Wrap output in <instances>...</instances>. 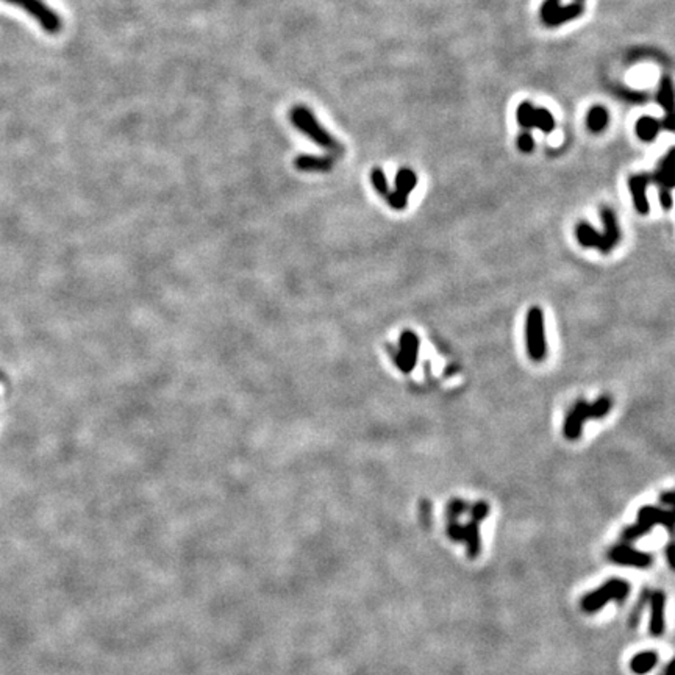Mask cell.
<instances>
[{
	"label": "cell",
	"mask_w": 675,
	"mask_h": 675,
	"mask_svg": "<svg viewBox=\"0 0 675 675\" xmlns=\"http://www.w3.org/2000/svg\"><path fill=\"white\" fill-rule=\"evenodd\" d=\"M418 185V176L416 172L411 171L410 168H402L399 169L396 176V191L404 194V196L408 197L410 192L416 188Z\"/></svg>",
	"instance_id": "ffe728a7"
},
{
	"label": "cell",
	"mask_w": 675,
	"mask_h": 675,
	"mask_svg": "<svg viewBox=\"0 0 675 675\" xmlns=\"http://www.w3.org/2000/svg\"><path fill=\"white\" fill-rule=\"evenodd\" d=\"M608 558L616 564L632 566V567H649L653 561L651 553L639 552L625 544L613 547V549L608 552Z\"/></svg>",
	"instance_id": "8992f818"
},
{
	"label": "cell",
	"mask_w": 675,
	"mask_h": 675,
	"mask_svg": "<svg viewBox=\"0 0 675 675\" xmlns=\"http://www.w3.org/2000/svg\"><path fill=\"white\" fill-rule=\"evenodd\" d=\"M335 166L332 157L318 155H300L294 159V168L300 172H329Z\"/></svg>",
	"instance_id": "7c38bea8"
},
{
	"label": "cell",
	"mask_w": 675,
	"mask_h": 675,
	"mask_svg": "<svg viewBox=\"0 0 675 675\" xmlns=\"http://www.w3.org/2000/svg\"><path fill=\"white\" fill-rule=\"evenodd\" d=\"M525 344L527 353L533 362H543L547 355L544 313L539 306H532L525 319Z\"/></svg>",
	"instance_id": "7a4b0ae2"
},
{
	"label": "cell",
	"mask_w": 675,
	"mask_h": 675,
	"mask_svg": "<svg viewBox=\"0 0 675 675\" xmlns=\"http://www.w3.org/2000/svg\"><path fill=\"white\" fill-rule=\"evenodd\" d=\"M467 510H469V505L463 499H452L447 504V518H449V520H457Z\"/></svg>",
	"instance_id": "83f0119b"
},
{
	"label": "cell",
	"mask_w": 675,
	"mask_h": 675,
	"mask_svg": "<svg viewBox=\"0 0 675 675\" xmlns=\"http://www.w3.org/2000/svg\"><path fill=\"white\" fill-rule=\"evenodd\" d=\"M660 675H672V661H671V663L666 665V667L663 671H661Z\"/></svg>",
	"instance_id": "74e56055"
},
{
	"label": "cell",
	"mask_w": 675,
	"mask_h": 675,
	"mask_svg": "<svg viewBox=\"0 0 675 675\" xmlns=\"http://www.w3.org/2000/svg\"><path fill=\"white\" fill-rule=\"evenodd\" d=\"M660 129H661L660 121H657V119L651 116L639 118L637 121V125H634V132H637L638 138L644 143H652L653 139L657 138Z\"/></svg>",
	"instance_id": "2e32d148"
},
{
	"label": "cell",
	"mask_w": 675,
	"mask_h": 675,
	"mask_svg": "<svg viewBox=\"0 0 675 675\" xmlns=\"http://www.w3.org/2000/svg\"><path fill=\"white\" fill-rule=\"evenodd\" d=\"M652 529H653V525L647 524V523H638V520H637V524L625 527L623 533H620V538H623L625 543H633V541H638L643 537H646V534L649 533Z\"/></svg>",
	"instance_id": "cb8c5ba5"
},
{
	"label": "cell",
	"mask_w": 675,
	"mask_h": 675,
	"mask_svg": "<svg viewBox=\"0 0 675 675\" xmlns=\"http://www.w3.org/2000/svg\"><path fill=\"white\" fill-rule=\"evenodd\" d=\"M419 357V338L414 332L405 330L399 338V350L394 357L397 367L402 372L408 374L414 369Z\"/></svg>",
	"instance_id": "5b68a950"
},
{
	"label": "cell",
	"mask_w": 675,
	"mask_h": 675,
	"mask_svg": "<svg viewBox=\"0 0 675 675\" xmlns=\"http://www.w3.org/2000/svg\"><path fill=\"white\" fill-rule=\"evenodd\" d=\"M576 236L581 247H596V249H599V252L605 253V255L611 252L602 233L597 232L591 224L585 222V220H581V222L577 224Z\"/></svg>",
	"instance_id": "9c48e42d"
},
{
	"label": "cell",
	"mask_w": 675,
	"mask_h": 675,
	"mask_svg": "<svg viewBox=\"0 0 675 675\" xmlns=\"http://www.w3.org/2000/svg\"><path fill=\"white\" fill-rule=\"evenodd\" d=\"M661 502L666 504V505H672L674 504V492L672 491H666L661 494Z\"/></svg>",
	"instance_id": "8d00e7d4"
},
{
	"label": "cell",
	"mask_w": 675,
	"mask_h": 675,
	"mask_svg": "<svg viewBox=\"0 0 675 675\" xmlns=\"http://www.w3.org/2000/svg\"><path fill=\"white\" fill-rule=\"evenodd\" d=\"M652 182L649 173H637L628 178V188L632 192L633 206L639 215L646 216L651 210V204L647 200V186Z\"/></svg>",
	"instance_id": "ba28073f"
},
{
	"label": "cell",
	"mask_w": 675,
	"mask_h": 675,
	"mask_svg": "<svg viewBox=\"0 0 675 675\" xmlns=\"http://www.w3.org/2000/svg\"><path fill=\"white\" fill-rule=\"evenodd\" d=\"M608 121H610V116H608V111L604 106H592L586 116V125L592 133H600L606 129Z\"/></svg>",
	"instance_id": "d6986e66"
},
{
	"label": "cell",
	"mask_w": 675,
	"mask_h": 675,
	"mask_svg": "<svg viewBox=\"0 0 675 675\" xmlns=\"http://www.w3.org/2000/svg\"><path fill=\"white\" fill-rule=\"evenodd\" d=\"M660 125L666 130H674V115H666V119L663 122H660Z\"/></svg>",
	"instance_id": "d590c367"
},
{
	"label": "cell",
	"mask_w": 675,
	"mask_h": 675,
	"mask_svg": "<svg viewBox=\"0 0 675 675\" xmlns=\"http://www.w3.org/2000/svg\"><path fill=\"white\" fill-rule=\"evenodd\" d=\"M588 420V402L586 400H578L574 404L572 408L567 413L563 425V433L566 439L577 441L583 432V425Z\"/></svg>",
	"instance_id": "52a82bcc"
},
{
	"label": "cell",
	"mask_w": 675,
	"mask_h": 675,
	"mask_svg": "<svg viewBox=\"0 0 675 675\" xmlns=\"http://www.w3.org/2000/svg\"><path fill=\"white\" fill-rule=\"evenodd\" d=\"M649 597H651V591H644L643 594H641L638 604L633 606L632 614H630V619H628V623H630V627H637V625H638L639 619H641V614H643V610H644L646 604H649Z\"/></svg>",
	"instance_id": "4316f807"
},
{
	"label": "cell",
	"mask_w": 675,
	"mask_h": 675,
	"mask_svg": "<svg viewBox=\"0 0 675 675\" xmlns=\"http://www.w3.org/2000/svg\"><path fill=\"white\" fill-rule=\"evenodd\" d=\"M576 2H581V3H583V0H576Z\"/></svg>",
	"instance_id": "f35d334b"
},
{
	"label": "cell",
	"mask_w": 675,
	"mask_h": 675,
	"mask_svg": "<svg viewBox=\"0 0 675 675\" xmlns=\"http://www.w3.org/2000/svg\"><path fill=\"white\" fill-rule=\"evenodd\" d=\"M419 518H420V524H422L425 529H430V525H432V504L429 502V499L420 500Z\"/></svg>",
	"instance_id": "4dcf8cb0"
},
{
	"label": "cell",
	"mask_w": 675,
	"mask_h": 675,
	"mask_svg": "<svg viewBox=\"0 0 675 675\" xmlns=\"http://www.w3.org/2000/svg\"><path fill=\"white\" fill-rule=\"evenodd\" d=\"M613 408V400L610 396H600L592 404H588V420L604 419Z\"/></svg>",
	"instance_id": "7402d4cb"
},
{
	"label": "cell",
	"mask_w": 675,
	"mask_h": 675,
	"mask_svg": "<svg viewBox=\"0 0 675 675\" xmlns=\"http://www.w3.org/2000/svg\"><path fill=\"white\" fill-rule=\"evenodd\" d=\"M518 147L523 153H532L534 149V139L529 130H524L518 136Z\"/></svg>",
	"instance_id": "1f68e13d"
},
{
	"label": "cell",
	"mask_w": 675,
	"mask_h": 675,
	"mask_svg": "<svg viewBox=\"0 0 675 675\" xmlns=\"http://www.w3.org/2000/svg\"><path fill=\"white\" fill-rule=\"evenodd\" d=\"M534 129H539L543 133L553 132L555 119L549 110L537 108V115H534Z\"/></svg>",
	"instance_id": "d4e9b609"
},
{
	"label": "cell",
	"mask_w": 675,
	"mask_h": 675,
	"mask_svg": "<svg viewBox=\"0 0 675 675\" xmlns=\"http://www.w3.org/2000/svg\"><path fill=\"white\" fill-rule=\"evenodd\" d=\"M638 523H647L651 525L661 524L667 530H672L674 527V513L669 510H661L658 506H643L638 511Z\"/></svg>",
	"instance_id": "4fadbf2b"
},
{
	"label": "cell",
	"mask_w": 675,
	"mask_h": 675,
	"mask_svg": "<svg viewBox=\"0 0 675 675\" xmlns=\"http://www.w3.org/2000/svg\"><path fill=\"white\" fill-rule=\"evenodd\" d=\"M488 514H490V505H488L485 500H478V502L471 506L472 520H476L478 524L488 518Z\"/></svg>",
	"instance_id": "f1b7e54d"
},
{
	"label": "cell",
	"mask_w": 675,
	"mask_h": 675,
	"mask_svg": "<svg viewBox=\"0 0 675 675\" xmlns=\"http://www.w3.org/2000/svg\"><path fill=\"white\" fill-rule=\"evenodd\" d=\"M657 100L663 110H666V115H674V83L669 77L661 80Z\"/></svg>",
	"instance_id": "44dd1931"
},
{
	"label": "cell",
	"mask_w": 675,
	"mask_h": 675,
	"mask_svg": "<svg viewBox=\"0 0 675 675\" xmlns=\"http://www.w3.org/2000/svg\"><path fill=\"white\" fill-rule=\"evenodd\" d=\"M630 594V585L624 580L613 578L608 580L605 585L597 588L596 591L586 594L581 600V608L586 613H596L600 608H604L610 600H618L623 602Z\"/></svg>",
	"instance_id": "3957f363"
},
{
	"label": "cell",
	"mask_w": 675,
	"mask_h": 675,
	"mask_svg": "<svg viewBox=\"0 0 675 675\" xmlns=\"http://www.w3.org/2000/svg\"><path fill=\"white\" fill-rule=\"evenodd\" d=\"M385 199H386V202L390 204V206H392L394 210H404L405 206H406V204H408V197L404 196V194L397 192L396 190L388 192V196H386Z\"/></svg>",
	"instance_id": "f546056e"
},
{
	"label": "cell",
	"mask_w": 675,
	"mask_h": 675,
	"mask_svg": "<svg viewBox=\"0 0 675 675\" xmlns=\"http://www.w3.org/2000/svg\"><path fill=\"white\" fill-rule=\"evenodd\" d=\"M674 153H675V149L672 147V149H669V152H667V155L660 162L658 169L653 173V177L651 176V180L660 186V190L663 188L671 191L675 185Z\"/></svg>",
	"instance_id": "8fae6325"
},
{
	"label": "cell",
	"mask_w": 675,
	"mask_h": 675,
	"mask_svg": "<svg viewBox=\"0 0 675 675\" xmlns=\"http://www.w3.org/2000/svg\"><path fill=\"white\" fill-rule=\"evenodd\" d=\"M11 5H16L22 8L27 15L31 16L35 21L41 25L44 31L55 35L63 29V21L49 5H45L43 0H5Z\"/></svg>",
	"instance_id": "277c9868"
},
{
	"label": "cell",
	"mask_w": 675,
	"mask_h": 675,
	"mask_svg": "<svg viewBox=\"0 0 675 675\" xmlns=\"http://www.w3.org/2000/svg\"><path fill=\"white\" fill-rule=\"evenodd\" d=\"M464 543L467 544V555L469 558H477L482 549V541H480V527L476 520H469L464 525Z\"/></svg>",
	"instance_id": "e0dca14e"
},
{
	"label": "cell",
	"mask_w": 675,
	"mask_h": 675,
	"mask_svg": "<svg viewBox=\"0 0 675 675\" xmlns=\"http://www.w3.org/2000/svg\"><path fill=\"white\" fill-rule=\"evenodd\" d=\"M534 115H537V108H534L529 100H525V102L518 106L516 118L519 125L523 127L524 130L530 132L532 129H534Z\"/></svg>",
	"instance_id": "603a6c76"
},
{
	"label": "cell",
	"mask_w": 675,
	"mask_h": 675,
	"mask_svg": "<svg viewBox=\"0 0 675 675\" xmlns=\"http://www.w3.org/2000/svg\"><path fill=\"white\" fill-rule=\"evenodd\" d=\"M658 199H660L661 206H663L665 210H671V208H672L674 200H672V194H671L669 190H663V188H661V190H660V194H658Z\"/></svg>",
	"instance_id": "e575fe53"
},
{
	"label": "cell",
	"mask_w": 675,
	"mask_h": 675,
	"mask_svg": "<svg viewBox=\"0 0 675 675\" xmlns=\"http://www.w3.org/2000/svg\"><path fill=\"white\" fill-rule=\"evenodd\" d=\"M371 183H372V188L383 197H386L388 192L391 191L390 186H388V178L385 176V172H383V169H380V168H376V169L371 171Z\"/></svg>",
	"instance_id": "484cf974"
},
{
	"label": "cell",
	"mask_w": 675,
	"mask_h": 675,
	"mask_svg": "<svg viewBox=\"0 0 675 675\" xmlns=\"http://www.w3.org/2000/svg\"><path fill=\"white\" fill-rule=\"evenodd\" d=\"M600 219H602V222H604V238H605V241L608 244V247H610V250H613L614 247L618 246V243L620 241V229H619V224H618V218L616 215H614V211L611 208H608V206H602L600 208Z\"/></svg>",
	"instance_id": "9a60e30c"
},
{
	"label": "cell",
	"mask_w": 675,
	"mask_h": 675,
	"mask_svg": "<svg viewBox=\"0 0 675 675\" xmlns=\"http://www.w3.org/2000/svg\"><path fill=\"white\" fill-rule=\"evenodd\" d=\"M447 534H449L452 541L461 543V541L464 539V527L458 524V520H449V524H447Z\"/></svg>",
	"instance_id": "d6a6232c"
},
{
	"label": "cell",
	"mask_w": 675,
	"mask_h": 675,
	"mask_svg": "<svg viewBox=\"0 0 675 675\" xmlns=\"http://www.w3.org/2000/svg\"><path fill=\"white\" fill-rule=\"evenodd\" d=\"M560 3H561V0H544V3L541 5V11H539L541 19L546 21V19L549 17L552 13L558 8Z\"/></svg>",
	"instance_id": "836d02e7"
},
{
	"label": "cell",
	"mask_w": 675,
	"mask_h": 675,
	"mask_svg": "<svg viewBox=\"0 0 675 675\" xmlns=\"http://www.w3.org/2000/svg\"><path fill=\"white\" fill-rule=\"evenodd\" d=\"M651 604V625L649 630L653 637H660L665 633V608H666V596L661 591L651 592L649 597Z\"/></svg>",
	"instance_id": "30bf717a"
},
{
	"label": "cell",
	"mask_w": 675,
	"mask_h": 675,
	"mask_svg": "<svg viewBox=\"0 0 675 675\" xmlns=\"http://www.w3.org/2000/svg\"><path fill=\"white\" fill-rule=\"evenodd\" d=\"M657 663H658V655L657 653L652 652V651L641 652V653L634 655V657L632 658L630 669L637 675H646V674H649L655 666H657Z\"/></svg>",
	"instance_id": "ac0fdd59"
},
{
	"label": "cell",
	"mask_w": 675,
	"mask_h": 675,
	"mask_svg": "<svg viewBox=\"0 0 675 675\" xmlns=\"http://www.w3.org/2000/svg\"><path fill=\"white\" fill-rule=\"evenodd\" d=\"M583 10H585V6L581 2H574V3L563 5V6L560 5L558 8L555 10L552 15L543 22L547 27H560V25H563L566 22L574 21V19L580 17L581 15H583Z\"/></svg>",
	"instance_id": "5bb4252c"
},
{
	"label": "cell",
	"mask_w": 675,
	"mask_h": 675,
	"mask_svg": "<svg viewBox=\"0 0 675 675\" xmlns=\"http://www.w3.org/2000/svg\"><path fill=\"white\" fill-rule=\"evenodd\" d=\"M290 119L292 125L296 127L299 132H302L305 136H308V139L314 144H318L322 149L329 150L330 153H335V155H341L343 153V145L338 141L335 136H332L329 132H327L320 122L316 119V116L306 108L304 105L294 106L290 113Z\"/></svg>",
	"instance_id": "6da1fadb"
}]
</instances>
